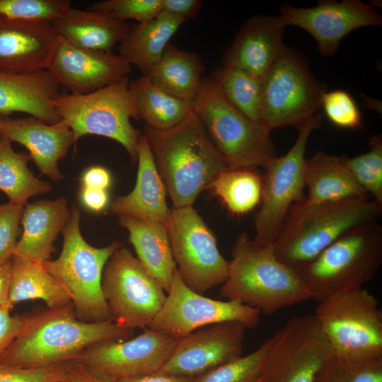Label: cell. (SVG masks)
Wrapping results in <instances>:
<instances>
[{"label":"cell","mask_w":382,"mask_h":382,"mask_svg":"<svg viewBox=\"0 0 382 382\" xmlns=\"http://www.w3.org/2000/svg\"><path fill=\"white\" fill-rule=\"evenodd\" d=\"M246 329L236 321L198 329L178 339L157 372L193 378L231 361L242 356Z\"/></svg>","instance_id":"18"},{"label":"cell","mask_w":382,"mask_h":382,"mask_svg":"<svg viewBox=\"0 0 382 382\" xmlns=\"http://www.w3.org/2000/svg\"><path fill=\"white\" fill-rule=\"evenodd\" d=\"M34 299L44 301L47 308L71 303L65 289L42 264L13 255L7 304L12 309L21 301Z\"/></svg>","instance_id":"32"},{"label":"cell","mask_w":382,"mask_h":382,"mask_svg":"<svg viewBox=\"0 0 382 382\" xmlns=\"http://www.w3.org/2000/svg\"><path fill=\"white\" fill-rule=\"evenodd\" d=\"M81 213L73 207L62 231L64 242L59 256L42 265L63 286L76 318L84 322L113 320L102 289L105 265L122 243L113 241L103 248L88 244L80 231Z\"/></svg>","instance_id":"6"},{"label":"cell","mask_w":382,"mask_h":382,"mask_svg":"<svg viewBox=\"0 0 382 382\" xmlns=\"http://www.w3.org/2000/svg\"><path fill=\"white\" fill-rule=\"evenodd\" d=\"M204 70L197 54L168 44L147 76L168 93L193 103L202 82Z\"/></svg>","instance_id":"30"},{"label":"cell","mask_w":382,"mask_h":382,"mask_svg":"<svg viewBox=\"0 0 382 382\" xmlns=\"http://www.w3.org/2000/svg\"><path fill=\"white\" fill-rule=\"evenodd\" d=\"M69 216L64 197L26 204L21 221L23 231L13 255L40 264L51 260L54 241L64 230Z\"/></svg>","instance_id":"25"},{"label":"cell","mask_w":382,"mask_h":382,"mask_svg":"<svg viewBox=\"0 0 382 382\" xmlns=\"http://www.w3.org/2000/svg\"><path fill=\"white\" fill-rule=\"evenodd\" d=\"M47 69L72 94H86L108 86L131 72L120 54L86 50L59 36Z\"/></svg>","instance_id":"19"},{"label":"cell","mask_w":382,"mask_h":382,"mask_svg":"<svg viewBox=\"0 0 382 382\" xmlns=\"http://www.w3.org/2000/svg\"><path fill=\"white\" fill-rule=\"evenodd\" d=\"M73 361L40 368H22L0 364V382H54L68 381Z\"/></svg>","instance_id":"42"},{"label":"cell","mask_w":382,"mask_h":382,"mask_svg":"<svg viewBox=\"0 0 382 382\" xmlns=\"http://www.w3.org/2000/svg\"><path fill=\"white\" fill-rule=\"evenodd\" d=\"M209 79L232 106L250 120L261 123L262 79L239 69L224 66L215 69Z\"/></svg>","instance_id":"35"},{"label":"cell","mask_w":382,"mask_h":382,"mask_svg":"<svg viewBox=\"0 0 382 382\" xmlns=\"http://www.w3.org/2000/svg\"><path fill=\"white\" fill-rule=\"evenodd\" d=\"M321 106L335 126L354 130L363 127L360 110L347 91L341 89L326 91L323 96Z\"/></svg>","instance_id":"41"},{"label":"cell","mask_w":382,"mask_h":382,"mask_svg":"<svg viewBox=\"0 0 382 382\" xmlns=\"http://www.w3.org/2000/svg\"><path fill=\"white\" fill-rule=\"evenodd\" d=\"M29 154L16 152L11 142L0 134V190L9 203L23 205L28 199L52 190L49 183L35 178L28 167Z\"/></svg>","instance_id":"33"},{"label":"cell","mask_w":382,"mask_h":382,"mask_svg":"<svg viewBox=\"0 0 382 382\" xmlns=\"http://www.w3.org/2000/svg\"><path fill=\"white\" fill-rule=\"evenodd\" d=\"M381 214L382 204L369 197L320 203L303 199L290 208L273 244L274 254L298 271L347 232L378 221Z\"/></svg>","instance_id":"4"},{"label":"cell","mask_w":382,"mask_h":382,"mask_svg":"<svg viewBox=\"0 0 382 382\" xmlns=\"http://www.w3.org/2000/svg\"><path fill=\"white\" fill-rule=\"evenodd\" d=\"M162 0H104L92 4L88 8L120 21L132 19L138 23L148 22L161 11Z\"/></svg>","instance_id":"40"},{"label":"cell","mask_w":382,"mask_h":382,"mask_svg":"<svg viewBox=\"0 0 382 382\" xmlns=\"http://www.w3.org/2000/svg\"><path fill=\"white\" fill-rule=\"evenodd\" d=\"M369 151L353 158L345 156V163L357 183L372 199L382 204V135L371 137Z\"/></svg>","instance_id":"37"},{"label":"cell","mask_w":382,"mask_h":382,"mask_svg":"<svg viewBox=\"0 0 382 382\" xmlns=\"http://www.w3.org/2000/svg\"><path fill=\"white\" fill-rule=\"evenodd\" d=\"M304 183L307 203L338 202L368 197L345 163V156L316 152L306 158Z\"/></svg>","instance_id":"26"},{"label":"cell","mask_w":382,"mask_h":382,"mask_svg":"<svg viewBox=\"0 0 382 382\" xmlns=\"http://www.w3.org/2000/svg\"><path fill=\"white\" fill-rule=\"evenodd\" d=\"M52 25L59 36L74 45L105 52H112L131 28L126 21L105 13L74 8Z\"/></svg>","instance_id":"27"},{"label":"cell","mask_w":382,"mask_h":382,"mask_svg":"<svg viewBox=\"0 0 382 382\" xmlns=\"http://www.w3.org/2000/svg\"><path fill=\"white\" fill-rule=\"evenodd\" d=\"M202 6L199 0H162L163 12L179 17L185 21L195 18Z\"/></svg>","instance_id":"45"},{"label":"cell","mask_w":382,"mask_h":382,"mask_svg":"<svg viewBox=\"0 0 382 382\" xmlns=\"http://www.w3.org/2000/svg\"><path fill=\"white\" fill-rule=\"evenodd\" d=\"M207 190L218 197L230 212L244 214L260 204L262 175L255 168H228L212 182Z\"/></svg>","instance_id":"34"},{"label":"cell","mask_w":382,"mask_h":382,"mask_svg":"<svg viewBox=\"0 0 382 382\" xmlns=\"http://www.w3.org/2000/svg\"><path fill=\"white\" fill-rule=\"evenodd\" d=\"M71 8L69 0H0V15L22 20L52 23Z\"/></svg>","instance_id":"39"},{"label":"cell","mask_w":382,"mask_h":382,"mask_svg":"<svg viewBox=\"0 0 382 382\" xmlns=\"http://www.w3.org/2000/svg\"><path fill=\"white\" fill-rule=\"evenodd\" d=\"M23 208L9 202L0 204V266L13 256Z\"/></svg>","instance_id":"43"},{"label":"cell","mask_w":382,"mask_h":382,"mask_svg":"<svg viewBox=\"0 0 382 382\" xmlns=\"http://www.w3.org/2000/svg\"><path fill=\"white\" fill-rule=\"evenodd\" d=\"M255 382H257V381Z\"/></svg>","instance_id":"53"},{"label":"cell","mask_w":382,"mask_h":382,"mask_svg":"<svg viewBox=\"0 0 382 382\" xmlns=\"http://www.w3.org/2000/svg\"><path fill=\"white\" fill-rule=\"evenodd\" d=\"M1 134L24 146L39 170L54 181L62 179L58 162L75 144L72 131L61 120L48 124L33 117L0 116Z\"/></svg>","instance_id":"21"},{"label":"cell","mask_w":382,"mask_h":382,"mask_svg":"<svg viewBox=\"0 0 382 382\" xmlns=\"http://www.w3.org/2000/svg\"><path fill=\"white\" fill-rule=\"evenodd\" d=\"M102 289L113 321L132 330L148 328L166 297L159 282L123 246L106 262Z\"/></svg>","instance_id":"12"},{"label":"cell","mask_w":382,"mask_h":382,"mask_svg":"<svg viewBox=\"0 0 382 382\" xmlns=\"http://www.w3.org/2000/svg\"><path fill=\"white\" fill-rule=\"evenodd\" d=\"M128 76L86 94L61 93L53 105L72 131L75 144L82 137L96 134L113 139L137 161V145L142 134L131 123L139 120L129 89Z\"/></svg>","instance_id":"7"},{"label":"cell","mask_w":382,"mask_h":382,"mask_svg":"<svg viewBox=\"0 0 382 382\" xmlns=\"http://www.w3.org/2000/svg\"><path fill=\"white\" fill-rule=\"evenodd\" d=\"M382 265V227L378 221L347 232L312 262L296 271L318 303L337 294L363 288Z\"/></svg>","instance_id":"5"},{"label":"cell","mask_w":382,"mask_h":382,"mask_svg":"<svg viewBox=\"0 0 382 382\" xmlns=\"http://www.w3.org/2000/svg\"><path fill=\"white\" fill-rule=\"evenodd\" d=\"M193 105L228 168L264 167L277 156L270 132L227 102L209 79H202Z\"/></svg>","instance_id":"8"},{"label":"cell","mask_w":382,"mask_h":382,"mask_svg":"<svg viewBox=\"0 0 382 382\" xmlns=\"http://www.w3.org/2000/svg\"><path fill=\"white\" fill-rule=\"evenodd\" d=\"M138 170L132 191L117 197L110 211L167 226L170 209L166 203L167 190L155 163L146 136L142 134L137 145Z\"/></svg>","instance_id":"24"},{"label":"cell","mask_w":382,"mask_h":382,"mask_svg":"<svg viewBox=\"0 0 382 382\" xmlns=\"http://www.w3.org/2000/svg\"><path fill=\"white\" fill-rule=\"evenodd\" d=\"M54 382H68V381L63 380V381H54Z\"/></svg>","instance_id":"51"},{"label":"cell","mask_w":382,"mask_h":382,"mask_svg":"<svg viewBox=\"0 0 382 382\" xmlns=\"http://www.w3.org/2000/svg\"><path fill=\"white\" fill-rule=\"evenodd\" d=\"M279 11L286 26H298L310 33L325 57L333 55L342 39L352 30L382 24L381 16L371 5L359 0L320 1L310 8L283 4Z\"/></svg>","instance_id":"17"},{"label":"cell","mask_w":382,"mask_h":382,"mask_svg":"<svg viewBox=\"0 0 382 382\" xmlns=\"http://www.w3.org/2000/svg\"><path fill=\"white\" fill-rule=\"evenodd\" d=\"M167 230L173 260L187 286L203 295L225 282L228 261L220 253L214 234L192 206L170 209Z\"/></svg>","instance_id":"13"},{"label":"cell","mask_w":382,"mask_h":382,"mask_svg":"<svg viewBox=\"0 0 382 382\" xmlns=\"http://www.w3.org/2000/svg\"><path fill=\"white\" fill-rule=\"evenodd\" d=\"M285 27L279 16H252L224 52L223 66L239 69L262 79L286 46L283 42Z\"/></svg>","instance_id":"22"},{"label":"cell","mask_w":382,"mask_h":382,"mask_svg":"<svg viewBox=\"0 0 382 382\" xmlns=\"http://www.w3.org/2000/svg\"><path fill=\"white\" fill-rule=\"evenodd\" d=\"M81 182L83 187L106 190L110 185L111 176L106 168L93 166L84 172Z\"/></svg>","instance_id":"46"},{"label":"cell","mask_w":382,"mask_h":382,"mask_svg":"<svg viewBox=\"0 0 382 382\" xmlns=\"http://www.w3.org/2000/svg\"><path fill=\"white\" fill-rule=\"evenodd\" d=\"M117 221L128 231L138 260L168 293L177 266L167 226L124 215L120 216Z\"/></svg>","instance_id":"28"},{"label":"cell","mask_w":382,"mask_h":382,"mask_svg":"<svg viewBox=\"0 0 382 382\" xmlns=\"http://www.w3.org/2000/svg\"><path fill=\"white\" fill-rule=\"evenodd\" d=\"M138 116L146 126L158 130L171 129L194 112L192 102L177 98L155 85L147 76L130 82Z\"/></svg>","instance_id":"31"},{"label":"cell","mask_w":382,"mask_h":382,"mask_svg":"<svg viewBox=\"0 0 382 382\" xmlns=\"http://www.w3.org/2000/svg\"><path fill=\"white\" fill-rule=\"evenodd\" d=\"M315 382H382V359L353 361L332 353Z\"/></svg>","instance_id":"38"},{"label":"cell","mask_w":382,"mask_h":382,"mask_svg":"<svg viewBox=\"0 0 382 382\" xmlns=\"http://www.w3.org/2000/svg\"><path fill=\"white\" fill-rule=\"evenodd\" d=\"M178 340L146 328L135 337L94 344L74 361L104 381L119 382L158 371Z\"/></svg>","instance_id":"16"},{"label":"cell","mask_w":382,"mask_h":382,"mask_svg":"<svg viewBox=\"0 0 382 382\" xmlns=\"http://www.w3.org/2000/svg\"><path fill=\"white\" fill-rule=\"evenodd\" d=\"M61 85L47 69L28 73L0 71V116L23 112L48 124L61 121L53 101Z\"/></svg>","instance_id":"23"},{"label":"cell","mask_w":382,"mask_h":382,"mask_svg":"<svg viewBox=\"0 0 382 382\" xmlns=\"http://www.w3.org/2000/svg\"><path fill=\"white\" fill-rule=\"evenodd\" d=\"M273 244L262 245L247 233H240L233 245L228 277L219 296L240 301L267 316L311 299L298 272L277 258Z\"/></svg>","instance_id":"3"},{"label":"cell","mask_w":382,"mask_h":382,"mask_svg":"<svg viewBox=\"0 0 382 382\" xmlns=\"http://www.w3.org/2000/svg\"><path fill=\"white\" fill-rule=\"evenodd\" d=\"M59 37L51 22L0 15V71L28 73L47 69Z\"/></svg>","instance_id":"20"},{"label":"cell","mask_w":382,"mask_h":382,"mask_svg":"<svg viewBox=\"0 0 382 382\" xmlns=\"http://www.w3.org/2000/svg\"><path fill=\"white\" fill-rule=\"evenodd\" d=\"M273 336L257 382H315L332 352L314 315L290 318Z\"/></svg>","instance_id":"14"},{"label":"cell","mask_w":382,"mask_h":382,"mask_svg":"<svg viewBox=\"0 0 382 382\" xmlns=\"http://www.w3.org/2000/svg\"><path fill=\"white\" fill-rule=\"evenodd\" d=\"M192 378L154 372L125 379L119 382H191Z\"/></svg>","instance_id":"48"},{"label":"cell","mask_w":382,"mask_h":382,"mask_svg":"<svg viewBox=\"0 0 382 382\" xmlns=\"http://www.w3.org/2000/svg\"><path fill=\"white\" fill-rule=\"evenodd\" d=\"M81 199L86 208L93 212H99L107 206L108 195L105 190L83 187L81 191Z\"/></svg>","instance_id":"47"},{"label":"cell","mask_w":382,"mask_h":382,"mask_svg":"<svg viewBox=\"0 0 382 382\" xmlns=\"http://www.w3.org/2000/svg\"><path fill=\"white\" fill-rule=\"evenodd\" d=\"M273 342L272 335L251 353L193 378L191 382H255Z\"/></svg>","instance_id":"36"},{"label":"cell","mask_w":382,"mask_h":382,"mask_svg":"<svg viewBox=\"0 0 382 382\" xmlns=\"http://www.w3.org/2000/svg\"><path fill=\"white\" fill-rule=\"evenodd\" d=\"M68 382H108L90 373L81 365L73 361L68 376Z\"/></svg>","instance_id":"49"},{"label":"cell","mask_w":382,"mask_h":382,"mask_svg":"<svg viewBox=\"0 0 382 382\" xmlns=\"http://www.w3.org/2000/svg\"><path fill=\"white\" fill-rule=\"evenodd\" d=\"M8 304L0 306V358L23 332L26 316L10 314Z\"/></svg>","instance_id":"44"},{"label":"cell","mask_w":382,"mask_h":382,"mask_svg":"<svg viewBox=\"0 0 382 382\" xmlns=\"http://www.w3.org/2000/svg\"><path fill=\"white\" fill-rule=\"evenodd\" d=\"M164 303L149 328L174 339L209 325L236 321L255 328L261 312L240 301L216 300L187 286L176 269Z\"/></svg>","instance_id":"15"},{"label":"cell","mask_w":382,"mask_h":382,"mask_svg":"<svg viewBox=\"0 0 382 382\" xmlns=\"http://www.w3.org/2000/svg\"><path fill=\"white\" fill-rule=\"evenodd\" d=\"M318 303L313 315L332 354L360 362L382 359V313L373 294L360 288Z\"/></svg>","instance_id":"9"},{"label":"cell","mask_w":382,"mask_h":382,"mask_svg":"<svg viewBox=\"0 0 382 382\" xmlns=\"http://www.w3.org/2000/svg\"><path fill=\"white\" fill-rule=\"evenodd\" d=\"M326 91L303 55L285 46L262 79L261 123L270 132L286 126L298 129L315 115Z\"/></svg>","instance_id":"10"},{"label":"cell","mask_w":382,"mask_h":382,"mask_svg":"<svg viewBox=\"0 0 382 382\" xmlns=\"http://www.w3.org/2000/svg\"><path fill=\"white\" fill-rule=\"evenodd\" d=\"M173 207L192 206L228 165L194 111L177 126L144 128Z\"/></svg>","instance_id":"2"},{"label":"cell","mask_w":382,"mask_h":382,"mask_svg":"<svg viewBox=\"0 0 382 382\" xmlns=\"http://www.w3.org/2000/svg\"><path fill=\"white\" fill-rule=\"evenodd\" d=\"M184 22L179 17L161 11L154 19L131 27L120 42L119 54L130 65L136 66L143 76H147Z\"/></svg>","instance_id":"29"},{"label":"cell","mask_w":382,"mask_h":382,"mask_svg":"<svg viewBox=\"0 0 382 382\" xmlns=\"http://www.w3.org/2000/svg\"><path fill=\"white\" fill-rule=\"evenodd\" d=\"M26 325L0 358V364L40 368L74 361L88 347L104 341L129 339L133 330L113 320H79L71 303L26 316Z\"/></svg>","instance_id":"1"},{"label":"cell","mask_w":382,"mask_h":382,"mask_svg":"<svg viewBox=\"0 0 382 382\" xmlns=\"http://www.w3.org/2000/svg\"><path fill=\"white\" fill-rule=\"evenodd\" d=\"M1 124H0V134H1Z\"/></svg>","instance_id":"52"},{"label":"cell","mask_w":382,"mask_h":382,"mask_svg":"<svg viewBox=\"0 0 382 382\" xmlns=\"http://www.w3.org/2000/svg\"><path fill=\"white\" fill-rule=\"evenodd\" d=\"M11 259L0 266V306L8 303L11 283Z\"/></svg>","instance_id":"50"},{"label":"cell","mask_w":382,"mask_h":382,"mask_svg":"<svg viewBox=\"0 0 382 382\" xmlns=\"http://www.w3.org/2000/svg\"><path fill=\"white\" fill-rule=\"evenodd\" d=\"M321 120L320 114L314 115L298 129L296 140L288 152L271 158L263 167L260 207L254 219L257 243L273 244L291 206L304 199L306 146Z\"/></svg>","instance_id":"11"}]
</instances>
